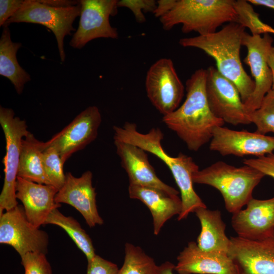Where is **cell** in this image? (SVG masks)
Wrapping results in <instances>:
<instances>
[{"label":"cell","instance_id":"cell-1","mask_svg":"<svg viewBox=\"0 0 274 274\" xmlns=\"http://www.w3.org/2000/svg\"><path fill=\"white\" fill-rule=\"evenodd\" d=\"M206 70H196L186 82L184 102L162 118L165 124L193 151L210 142L215 128L225 123L210 108L206 92Z\"/></svg>","mask_w":274,"mask_h":274},{"label":"cell","instance_id":"cell-2","mask_svg":"<svg viewBox=\"0 0 274 274\" xmlns=\"http://www.w3.org/2000/svg\"><path fill=\"white\" fill-rule=\"evenodd\" d=\"M114 140L136 146L161 159L170 170L179 187L182 201L181 215L187 217L199 208L205 207L193 188V175L199 170L193 159L180 153L176 157L168 155L163 150V134L160 128L153 127L146 133L137 130L136 125L127 122L121 127L113 126Z\"/></svg>","mask_w":274,"mask_h":274},{"label":"cell","instance_id":"cell-3","mask_svg":"<svg viewBox=\"0 0 274 274\" xmlns=\"http://www.w3.org/2000/svg\"><path fill=\"white\" fill-rule=\"evenodd\" d=\"M245 30L241 25L232 22L214 33L182 38L179 41L184 47L198 48L213 57L218 71L236 86L244 103L255 88L254 81L244 70L240 57Z\"/></svg>","mask_w":274,"mask_h":274},{"label":"cell","instance_id":"cell-4","mask_svg":"<svg viewBox=\"0 0 274 274\" xmlns=\"http://www.w3.org/2000/svg\"><path fill=\"white\" fill-rule=\"evenodd\" d=\"M265 176L249 165L237 167L218 161L196 172L193 182L217 189L223 198L226 210L233 214L242 210L253 198L254 189Z\"/></svg>","mask_w":274,"mask_h":274},{"label":"cell","instance_id":"cell-5","mask_svg":"<svg viewBox=\"0 0 274 274\" xmlns=\"http://www.w3.org/2000/svg\"><path fill=\"white\" fill-rule=\"evenodd\" d=\"M234 0H177L174 7L160 18L164 29L182 24V31L205 36L217 31L226 22H235Z\"/></svg>","mask_w":274,"mask_h":274},{"label":"cell","instance_id":"cell-6","mask_svg":"<svg viewBox=\"0 0 274 274\" xmlns=\"http://www.w3.org/2000/svg\"><path fill=\"white\" fill-rule=\"evenodd\" d=\"M0 124L5 135L6 152L3 159L4 182L0 194V215L18 205L16 196V183L22 139L29 131L24 120L15 116L10 108L0 107Z\"/></svg>","mask_w":274,"mask_h":274},{"label":"cell","instance_id":"cell-7","mask_svg":"<svg viewBox=\"0 0 274 274\" xmlns=\"http://www.w3.org/2000/svg\"><path fill=\"white\" fill-rule=\"evenodd\" d=\"M81 7L58 8L49 6L40 0H25L21 7L5 23L4 27L12 23H31L42 25L50 29L55 36L60 60L64 62L65 54L64 39L75 30L73 24L80 16Z\"/></svg>","mask_w":274,"mask_h":274},{"label":"cell","instance_id":"cell-8","mask_svg":"<svg viewBox=\"0 0 274 274\" xmlns=\"http://www.w3.org/2000/svg\"><path fill=\"white\" fill-rule=\"evenodd\" d=\"M206 92L210 108L217 118L232 125L251 124L236 86L216 67L206 70Z\"/></svg>","mask_w":274,"mask_h":274},{"label":"cell","instance_id":"cell-9","mask_svg":"<svg viewBox=\"0 0 274 274\" xmlns=\"http://www.w3.org/2000/svg\"><path fill=\"white\" fill-rule=\"evenodd\" d=\"M145 87L149 100L163 116L178 109L184 96V86L169 58H160L150 67Z\"/></svg>","mask_w":274,"mask_h":274},{"label":"cell","instance_id":"cell-10","mask_svg":"<svg viewBox=\"0 0 274 274\" xmlns=\"http://www.w3.org/2000/svg\"><path fill=\"white\" fill-rule=\"evenodd\" d=\"M0 243L11 246L20 256L32 252L46 254L49 237L28 221L23 207L18 205L0 215Z\"/></svg>","mask_w":274,"mask_h":274},{"label":"cell","instance_id":"cell-11","mask_svg":"<svg viewBox=\"0 0 274 274\" xmlns=\"http://www.w3.org/2000/svg\"><path fill=\"white\" fill-rule=\"evenodd\" d=\"M78 29L70 42L74 48L81 49L91 40L104 38L117 39V29L109 21L117 14V0H81Z\"/></svg>","mask_w":274,"mask_h":274},{"label":"cell","instance_id":"cell-12","mask_svg":"<svg viewBox=\"0 0 274 274\" xmlns=\"http://www.w3.org/2000/svg\"><path fill=\"white\" fill-rule=\"evenodd\" d=\"M273 41L268 33L263 37L253 36L246 32L244 34L242 45L248 51L244 61L249 66L255 83L253 93L244 103L248 113L258 109L265 95L271 90L272 74L267 56Z\"/></svg>","mask_w":274,"mask_h":274},{"label":"cell","instance_id":"cell-13","mask_svg":"<svg viewBox=\"0 0 274 274\" xmlns=\"http://www.w3.org/2000/svg\"><path fill=\"white\" fill-rule=\"evenodd\" d=\"M101 122V116L98 108L96 106L89 107L45 142V145L54 147L64 164L74 153L83 149L96 138Z\"/></svg>","mask_w":274,"mask_h":274},{"label":"cell","instance_id":"cell-14","mask_svg":"<svg viewBox=\"0 0 274 274\" xmlns=\"http://www.w3.org/2000/svg\"><path fill=\"white\" fill-rule=\"evenodd\" d=\"M209 148L222 156L253 155L259 157L273 153L274 136L219 126L213 131Z\"/></svg>","mask_w":274,"mask_h":274},{"label":"cell","instance_id":"cell-15","mask_svg":"<svg viewBox=\"0 0 274 274\" xmlns=\"http://www.w3.org/2000/svg\"><path fill=\"white\" fill-rule=\"evenodd\" d=\"M229 255L239 274H274V232L257 240L231 237Z\"/></svg>","mask_w":274,"mask_h":274},{"label":"cell","instance_id":"cell-16","mask_svg":"<svg viewBox=\"0 0 274 274\" xmlns=\"http://www.w3.org/2000/svg\"><path fill=\"white\" fill-rule=\"evenodd\" d=\"M96 195L95 188L92 186L91 172L87 170L80 177H76L68 172L65 174L63 186L55 195V201L75 208L91 228L104 223L97 211Z\"/></svg>","mask_w":274,"mask_h":274},{"label":"cell","instance_id":"cell-17","mask_svg":"<svg viewBox=\"0 0 274 274\" xmlns=\"http://www.w3.org/2000/svg\"><path fill=\"white\" fill-rule=\"evenodd\" d=\"M244 210L233 214L231 224L238 237L257 240L274 232V197L252 198Z\"/></svg>","mask_w":274,"mask_h":274},{"label":"cell","instance_id":"cell-18","mask_svg":"<svg viewBox=\"0 0 274 274\" xmlns=\"http://www.w3.org/2000/svg\"><path fill=\"white\" fill-rule=\"evenodd\" d=\"M174 270L178 274H239L228 254L203 251L195 242H189L180 252Z\"/></svg>","mask_w":274,"mask_h":274},{"label":"cell","instance_id":"cell-19","mask_svg":"<svg viewBox=\"0 0 274 274\" xmlns=\"http://www.w3.org/2000/svg\"><path fill=\"white\" fill-rule=\"evenodd\" d=\"M116 153L126 172L129 184L151 187L172 195H178L174 188L162 182L150 163L146 151L134 145L114 141Z\"/></svg>","mask_w":274,"mask_h":274},{"label":"cell","instance_id":"cell-20","mask_svg":"<svg viewBox=\"0 0 274 274\" xmlns=\"http://www.w3.org/2000/svg\"><path fill=\"white\" fill-rule=\"evenodd\" d=\"M16 196L23 204L26 216L35 227L45 224L51 212L61 207L55 201L58 189L51 185L39 184L17 177Z\"/></svg>","mask_w":274,"mask_h":274},{"label":"cell","instance_id":"cell-21","mask_svg":"<svg viewBox=\"0 0 274 274\" xmlns=\"http://www.w3.org/2000/svg\"><path fill=\"white\" fill-rule=\"evenodd\" d=\"M130 198L140 200L149 209L153 220V233L157 235L164 223L182 211L181 199L164 191L145 186L129 184Z\"/></svg>","mask_w":274,"mask_h":274},{"label":"cell","instance_id":"cell-22","mask_svg":"<svg viewBox=\"0 0 274 274\" xmlns=\"http://www.w3.org/2000/svg\"><path fill=\"white\" fill-rule=\"evenodd\" d=\"M194 213L200 221L201 231L197 239L198 247L207 252L229 254L230 239L225 234V224L219 210L199 208Z\"/></svg>","mask_w":274,"mask_h":274},{"label":"cell","instance_id":"cell-23","mask_svg":"<svg viewBox=\"0 0 274 274\" xmlns=\"http://www.w3.org/2000/svg\"><path fill=\"white\" fill-rule=\"evenodd\" d=\"M20 42H13L8 26L4 27L0 38V75L8 79L17 93L23 92L24 85L31 80L29 74L19 64L16 54Z\"/></svg>","mask_w":274,"mask_h":274},{"label":"cell","instance_id":"cell-24","mask_svg":"<svg viewBox=\"0 0 274 274\" xmlns=\"http://www.w3.org/2000/svg\"><path fill=\"white\" fill-rule=\"evenodd\" d=\"M44 142L28 132L22 139L17 177L39 184L49 185L41 159Z\"/></svg>","mask_w":274,"mask_h":274},{"label":"cell","instance_id":"cell-25","mask_svg":"<svg viewBox=\"0 0 274 274\" xmlns=\"http://www.w3.org/2000/svg\"><path fill=\"white\" fill-rule=\"evenodd\" d=\"M53 224L62 228L68 234L77 247L84 254L87 261L95 255L92 240L80 223L71 216L63 215L58 209L53 210L45 224Z\"/></svg>","mask_w":274,"mask_h":274},{"label":"cell","instance_id":"cell-26","mask_svg":"<svg viewBox=\"0 0 274 274\" xmlns=\"http://www.w3.org/2000/svg\"><path fill=\"white\" fill-rule=\"evenodd\" d=\"M124 262L116 274H155L157 265L141 248L127 243Z\"/></svg>","mask_w":274,"mask_h":274},{"label":"cell","instance_id":"cell-27","mask_svg":"<svg viewBox=\"0 0 274 274\" xmlns=\"http://www.w3.org/2000/svg\"><path fill=\"white\" fill-rule=\"evenodd\" d=\"M234 7L236 14L235 22L245 28L247 27L252 35L272 33L274 28L260 20L259 14L254 11L248 1H235Z\"/></svg>","mask_w":274,"mask_h":274},{"label":"cell","instance_id":"cell-28","mask_svg":"<svg viewBox=\"0 0 274 274\" xmlns=\"http://www.w3.org/2000/svg\"><path fill=\"white\" fill-rule=\"evenodd\" d=\"M41 152V159L44 171L49 185L59 189L63 186L65 174L63 171L62 159L56 150L52 146H45Z\"/></svg>","mask_w":274,"mask_h":274},{"label":"cell","instance_id":"cell-29","mask_svg":"<svg viewBox=\"0 0 274 274\" xmlns=\"http://www.w3.org/2000/svg\"><path fill=\"white\" fill-rule=\"evenodd\" d=\"M248 116L251 123L256 126V132L265 135L274 133V90H270L259 108L249 113Z\"/></svg>","mask_w":274,"mask_h":274},{"label":"cell","instance_id":"cell-30","mask_svg":"<svg viewBox=\"0 0 274 274\" xmlns=\"http://www.w3.org/2000/svg\"><path fill=\"white\" fill-rule=\"evenodd\" d=\"M46 254L42 252H32L21 256L24 274H52L51 266Z\"/></svg>","mask_w":274,"mask_h":274},{"label":"cell","instance_id":"cell-31","mask_svg":"<svg viewBox=\"0 0 274 274\" xmlns=\"http://www.w3.org/2000/svg\"><path fill=\"white\" fill-rule=\"evenodd\" d=\"M157 2L154 0H120L118 1V7H125L133 13L136 21L139 23L146 21L143 12H153Z\"/></svg>","mask_w":274,"mask_h":274},{"label":"cell","instance_id":"cell-32","mask_svg":"<svg viewBox=\"0 0 274 274\" xmlns=\"http://www.w3.org/2000/svg\"><path fill=\"white\" fill-rule=\"evenodd\" d=\"M118 269L117 264L96 255L87 261L86 274H116Z\"/></svg>","mask_w":274,"mask_h":274},{"label":"cell","instance_id":"cell-33","mask_svg":"<svg viewBox=\"0 0 274 274\" xmlns=\"http://www.w3.org/2000/svg\"><path fill=\"white\" fill-rule=\"evenodd\" d=\"M244 164L252 166L274 179V154L251 159H244Z\"/></svg>","mask_w":274,"mask_h":274},{"label":"cell","instance_id":"cell-34","mask_svg":"<svg viewBox=\"0 0 274 274\" xmlns=\"http://www.w3.org/2000/svg\"><path fill=\"white\" fill-rule=\"evenodd\" d=\"M23 0L0 1V26H4L7 20L21 7Z\"/></svg>","mask_w":274,"mask_h":274},{"label":"cell","instance_id":"cell-35","mask_svg":"<svg viewBox=\"0 0 274 274\" xmlns=\"http://www.w3.org/2000/svg\"><path fill=\"white\" fill-rule=\"evenodd\" d=\"M177 0H159L156 1V7L153 12L159 18L166 14L174 7Z\"/></svg>","mask_w":274,"mask_h":274},{"label":"cell","instance_id":"cell-36","mask_svg":"<svg viewBox=\"0 0 274 274\" xmlns=\"http://www.w3.org/2000/svg\"><path fill=\"white\" fill-rule=\"evenodd\" d=\"M45 5L53 7L64 8L76 6L79 3V1L71 0H40Z\"/></svg>","mask_w":274,"mask_h":274},{"label":"cell","instance_id":"cell-37","mask_svg":"<svg viewBox=\"0 0 274 274\" xmlns=\"http://www.w3.org/2000/svg\"><path fill=\"white\" fill-rule=\"evenodd\" d=\"M175 266L173 263L166 261L160 265H157L155 274H174Z\"/></svg>","mask_w":274,"mask_h":274},{"label":"cell","instance_id":"cell-38","mask_svg":"<svg viewBox=\"0 0 274 274\" xmlns=\"http://www.w3.org/2000/svg\"><path fill=\"white\" fill-rule=\"evenodd\" d=\"M267 61L272 74V86L271 89L274 90V47L272 46L269 49L267 56Z\"/></svg>","mask_w":274,"mask_h":274},{"label":"cell","instance_id":"cell-39","mask_svg":"<svg viewBox=\"0 0 274 274\" xmlns=\"http://www.w3.org/2000/svg\"><path fill=\"white\" fill-rule=\"evenodd\" d=\"M248 1L254 5L264 6L274 10V0H249Z\"/></svg>","mask_w":274,"mask_h":274},{"label":"cell","instance_id":"cell-40","mask_svg":"<svg viewBox=\"0 0 274 274\" xmlns=\"http://www.w3.org/2000/svg\"><path fill=\"white\" fill-rule=\"evenodd\" d=\"M272 33H273V34H274V30H273V32H272Z\"/></svg>","mask_w":274,"mask_h":274}]
</instances>
